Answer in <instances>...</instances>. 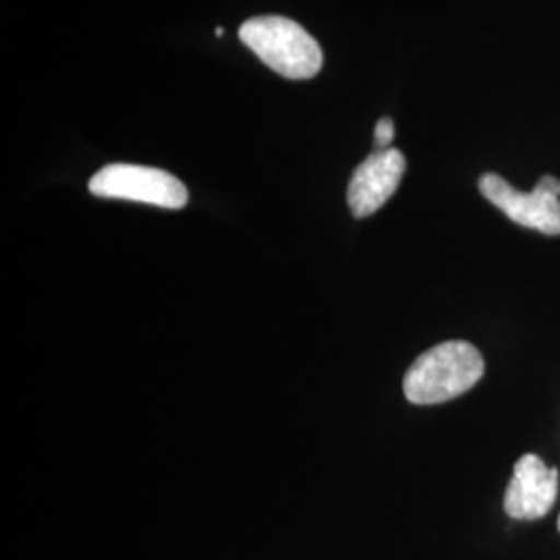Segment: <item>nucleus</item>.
<instances>
[{
    "label": "nucleus",
    "mask_w": 560,
    "mask_h": 560,
    "mask_svg": "<svg viewBox=\"0 0 560 560\" xmlns=\"http://www.w3.org/2000/svg\"><path fill=\"white\" fill-rule=\"evenodd\" d=\"M240 38L264 65L287 80H312L320 73V44L295 21L280 15L254 18L241 25Z\"/></svg>",
    "instance_id": "obj_2"
},
{
    "label": "nucleus",
    "mask_w": 560,
    "mask_h": 560,
    "mask_svg": "<svg viewBox=\"0 0 560 560\" xmlns=\"http://www.w3.org/2000/svg\"><path fill=\"white\" fill-rule=\"evenodd\" d=\"M478 185L481 196L511 221L544 235H560V180L557 177H541L529 194L515 189L494 173L481 175Z\"/></svg>",
    "instance_id": "obj_4"
},
{
    "label": "nucleus",
    "mask_w": 560,
    "mask_h": 560,
    "mask_svg": "<svg viewBox=\"0 0 560 560\" xmlns=\"http://www.w3.org/2000/svg\"><path fill=\"white\" fill-rule=\"evenodd\" d=\"M374 138H376V145L378 150H388V145L395 140V122L388 117L378 120L376 129H374Z\"/></svg>",
    "instance_id": "obj_7"
},
{
    "label": "nucleus",
    "mask_w": 560,
    "mask_h": 560,
    "mask_svg": "<svg viewBox=\"0 0 560 560\" xmlns=\"http://www.w3.org/2000/svg\"><path fill=\"white\" fill-rule=\"evenodd\" d=\"M222 34H224V30H222V27H217V36L221 38Z\"/></svg>",
    "instance_id": "obj_8"
},
{
    "label": "nucleus",
    "mask_w": 560,
    "mask_h": 560,
    "mask_svg": "<svg viewBox=\"0 0 560 560\" xmlns=\"http://www.w3.org/2000/svg\"><path fill=\"white\" fill-rule=\"evenodd\" d=\"M559 494V469L548 467L538 455H523L504 494L509 517L536 521L546 517Z\"/></svg>",
    "instance_id": "obj_5"
},
{
    "label": "nucleus",
    "mask_w": 560,
    "mask_h": 560,
    "mask_svg": "<svg viewBox=\"0 0 560 560\" xmlns=\"http://www.w3.org/2000/svg\"><path fill=\"white\" fill-rule=\"evenodd\" d=\"M407 162L399 150H376L355 168L349 180L347 201L355 219H365L378 212L397 191L405 175Z\"/></svg>",
    "instance_id": "obj_6"
},
{
    "label": "nucleus",
    "mask_w": 560,
    "mask_h": 560,
    "mask_svg": "<svg viewBox=\"0 0 560 560\" xmlns=\"http://www.w3.org/2000/svg\"><path fill=\"white\" fill-rule=\"evenodd\" d=\"M88 187L98 198L141 201L168 210H179L189 200L185 185L175 175L140 164H108Z\"/></svg>",
    "instance_id": "obj_3"
},
{
    "label": "nucleus",
    "mask_w": 560,
    "mask_h": 560,
    "mask_svg": "<svg viewBox=\"0 0 560 560\" xmlns=\"http://www.w3.org/2000/svg\"><path fill=\"white\" fill-rule=\"evenodd\" d=\"M480 351L465 340H446L421 353L407 370L402 390L413 405H439L471 390L483 376Z\"/></svg>",
    "instance_id": "obj_1"
},
{
    "label": "nucleus",
    "mask_w": 560,
    "mask_h": 560,
    "mask_svg": "<svg viewBox=\"0 0 560 560\" xmlns=\"http://www.w3.org/2000/svg\"><path fill=\"white\" fill-rule=\"evenodd\" d=\"M559 532H560V517H559Z\"/></svg>",
    "instance_id": "obj_9"
}]
</instances>
